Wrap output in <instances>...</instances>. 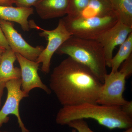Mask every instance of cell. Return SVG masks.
Segmentation results:
<instances>
[{"mask_svg":"<svg viewBox=\"0 0 132 132\" xmlns=\"http://www.w3.org/2000/svg\"><path fill=\"white\" fill-rule=\"evenodd\" d=\"M49 81L50 89L62 106L97 104L103 86L88 68L69 57L54 69Z\"/></svg>","mask_w":132,"mask_h":132,"instance_id":"1","label":"cell"},{"mask_svg":"<svg viewBox=\"0 0 132 132\" xmlns=\"http://www.w3.org/2000/svg\"><path fill=\"white\" fill-rule=\"evenodd\" d=\"M85 119L94 120L110 130L132 127V118L123 112L121 106L90 103L63 106L57 113L55 121L64 126L74 120Z\"/></svg>","mask_w":132,"mask_h":132,"instance_id":"2","label":"cell"},{"mask_svg":"<svg viewBox=\"0 0 132 132\" xmlns=\"http://www.w3.org/2000/svg\"><path fill=\"white\" fill-rule=\"evenodd\" d=\"M56 53L67 55L87 67L103 83L107 73L103 49L95 40L82 39L72 35L57 50Z\"/></svg>","mask_w":132,"mask_h":132,"instance_id":"3","label":"cell"},{"mask_svg":"<svg viewBox=\"0 0 132 132\" xmlns=\"http://www.w3.org/2000/svg\"><path fill=\"white\" fill-rule=\"evenodd\" d=\"M62 19L66 29L72 35L91 40L96 39L118 21L114 14L87 19L72 18L67 15Z\"/></svg>","mask_w":132,"mask_h":132,"instance_id":"4","label":"cell"},{"mask_svg":"<svg viewBox=\"0 0 132 132\" xmlns=\"http://www.w3.org/2000/svg\"><path fill=\"white\" fill-rule=\"evenodd\" d=\"M29 25L30 28H35L42 31L39 35L47 40L46 47L43 50L35 61L40 64L42 63L41 71L43 73L45 74L49 73L53 55L72 35L66 29L62 19L59 20L57 27L52 30L42 28L36 26L33 21L29 22Z\"/></svg>","mask_w":132,"mask_h":132,"instance_id":"5","label":"cell"},{"mask_svg":"<svg viewBox=\"0 0 132 132\" xmlns=\"http://www.w3.org/2000/svg\"><path fill=\"white\" fill-rule=\"evenodd\" d=\"M127 78L126 76L119 70L107 74L97 104L121 107L126 104L128 101L124 98L123 94Z\"/></svg>","mask_w":132,"mask_h":132,"instance_id":"6","label":"cell"},{"mask_svg":"<svg viewBox=\"0 0 132 132\" xmlns=\"http://www.w3.org/2000/svg\"><path fill=\"white\" fill-rule=\"evenodd\" d=\"M21 79H14L6 82L5 88L7 90V97L4 105L0 110V128L9 120L8 116L13 114L16 117L22 132H29L22 120L19 112V105L24 98L29 94L21 90Z\"/></svg>","mask_w":132,"mask_h":132,"instance_id":"7","label":"cell"},{"mask_svg":"<svg viewBox=\"0 0 132 132\" xmlns=\"http://www.w3.org/2000/svg\"><path fill=\"white\" fill-rule=\"evenodd\" d=\"M0 26L10 47L13 52L28 60L36 61L45 48L43 46L34 47L29 45L14 28V24L11 22L0 18Z\"/></svg>","mask_w":132,"mask_h":132,"instance_id":"8","label":"cell"},{"mask_svg":"<svg viewBox=\"0 0 132 132\" xmlns=\"http://www.w3.org/2000/svg\"><path fill=\"white\" fill-rule=\"evenodd\" d=\"M131 32L132 28L118 21L95 40L103 49L107 67L111 68V61L113 57V52L116 47L121 45Z\"/></svg>","mask_w":132,"mask_h":132,"instance_id":"9","label":"cell"},{"mask_svg":"<svg viewBox=\"0 0 132 132\" xmlns=\"http://www.w3.org/2000/svg\"><path fill=\"white\" fill-rule=\"evenodd\" d=\"M21 70V90L25 93L29 94L34 88H38L44 90L48 94L52 91L43 82L38 73L40 64L32 61L15 53Z\"/></svg>","mask_w":132,"mask_h":132,"instance_id":"10","label":"cell"},{"mask_svg":"<svg viewBox=\"0 0 132 132\" xmlns=\"http://www.w3.org/2000/svg\"><path fill=\"white\" fill-rule=\"evenodd\" d=\"M69 0H39L34 6L41 19L48 20L67 14Z\"/></svg>","mask_w":132,"mask_h":132,"instance_id":"11","label":"cell"},{"mask_svg":"<svg viewBox=\"0 0 132 132\" xmlns=\"http://www.w3.org/2000/svg\"><path fill=\"white\" fill-rule=\"evenodd\" d=\"M34 13V9L32 7L0 6V18L18 23L22 30L26 32H28L30 29L29 17Z\"/></svg>","mask_w":132,"mask_h":132,"instance_id":"12","label":"cell"},{"mask_svg":"<svg viewBox=\"0 0 132 132\" xmlns=\"http://www.w3.org/2000/svg\"><path fill=\"white\" fill-rule=\"evenodd\" d=\"M16 60L15 53L11 48L5 50L2 53L0 62V80L21 79L20 68L14 66Z\"/></svg>","mask_w":132,"mask_h":132,"instance_id":"13","label":"cell"},{"mask_svg":"<svg viewBox=\"0 0 132 132\" xmlns=\"http://www.w3.org/2000/svg\"><path fill=\"white\" fill-rule=\"evenodd\" d=\"M113 14L114 13L109 0H90L87 6L79 14L71 17L87 19L105 16Z\"/></svg>","mask_w":132,"mask_h":132,"instance_id":"14","label":"cell"},{"mask_svg":"<svg viewBox=\"0 0 132 132\" xmlns=\"http://www.w3.org/2000/svg\"><path fill=\"white\" fill-rule=\"evenodd\" d=\"M118 21L132 28V0H109Z\"/></svg>","mask_w":132,"mask_h":132,"instance_id":"15","label":"cell"},{"mask_svg":"<svg viewBox=\"0 0 132 132\" xmlns=\"http://www.w3.org/2000/svg\"><path fill=\"white\" fill-rule=\"evenodd\" d=\"M132 54V32L130 33L126 40L120 45L116 55L113 57L111 62V72L119 70L122 63Z\"/></svg>","mask_w":132,"mask_h":132,"instance_id":"16","label":"cell"},{"mask_svg":"<svg viewBox=\"0 0 132 132\" xmlns=\"http://www.w3.org/2000/svg\"><path fill=\"white\" fill-rule=\"evenodd\" d=\"M90 0H69L67 14L75 17L85 8Z\"/></svg>","mask_w":132,"mask_h":132,"instance_id":"17","label":"cell"},{"mask_svg":"<svg viewBox=\"0 0 132 132\" xmlns=\"http://www.w3.org/2000/svg\"><path fill=\"white\" fill-rule=\"evenodd\" d=\"M67 125L74 128L73 132H95L89 127L86 121L83 119L71 121Z\"/></svg>","mask_w":132,"mask_h":132,"instance_id":"18","label":"cell"},{"mask_svg":"<svg viewBox=\"0 0 132 132\" xmlns=\"http://www.w3.org/2000/svg\"><path fill=\"white\" fill-rule=\"evenodd\" d=\"M120 71L125 74L127 77L130 76L132 73V54L121 64Z\"/></svg>","mask_w":132,"mask_h":132,"instance_id":"19","label":"cell"},{"mask_svg":"<svg viewBox=\"0 0 132 132\" xmlns=\"http://www.w3.org/2000/svg\"><path fill=\"white\" fill-rule=\"evenodd\" d=\"M39 0H14V4L20 7H32Z\"/></svg>","mask_w":132,"mask_h":132,"instance_id":"20","label":"cell"},{"mask_svg":"<svg viewBox=\"0 0 132 132\" xmlns=\"http://www.w3.org/2000/svg\"><path fill=\"white\" fill-rule=\"evenodd\" d=\"M0 46L6 49L10 48L7 40L5 37V35L3 32L1 26H0Z\"/></svg>","mask_w":132,"mask_h":132,"instance_id":"21","label":"cell"},{"mask_svg":"<svg viewBox=\"0 0 132 132\" xmlns=\"http://www.w3.org/2000/svg\"><path fill=\"white\" fill-rule=\"evenodd\" d=\"M122 111L127 115L132 118V102L128 101L127 103L121 106Z\"/></svg>","mask_w":132,"mask_h":132,"instance_id":"22","label":"cell"},{"mask_svg":"<svg viewBox=\"0 0 132 132\" xmlns=\"http://www.w3.org/2000/svg\"><path fill=\"white\" fill-rule=\"evenodd\" d=\"M7 81L6 80H0V107L1 105L2 98L6 86V82Z\"/></svg>","mask_w":132,"mask_h":132,"instance_id":"23","label":"cell"},{"mask_svg":"<svg viewBox=\"0 0 132 132\" xmlns=\"http://www.w3.org/2000/svg\"><path fill=\"white\" fill-rule=\"evenodd\" d=\"M14 0H0V6H12Z\"/></svg>","mask_w":132,"mask_h":132,"instance_id":"24","label":"cell"},{"mask_svg":"<svg viewBox=\"0 0 132 132\" xmlns=\"http://www.w3.org/2000/svg\"><path fill=\"white\" fill-rule=\"evenodd\" d=\"M123 132H132V127L126 129L125 131Z\"/></svg>","mask_w":132,"mask_h":132,"instance_id":"25","label":"cell"},{"mask_svg":"<svg viewBox=\"0 0 132 132\" xmlns=\"http://www.w3.org/2000/svg\"><path fill=\"white\" fill-rule=\"evenodd\" d=\"M5 48L0 46V54H2L5 51Z\"/></svg>","mask_w":132,"mask_h":132,"instance_id":"26","label":"cell"},{"mask_svg":"<svg viewBox=\"0 0 132 132\" xmlns=\"http://www.w3.org/2000/svg\"><path fill=\"white\" fill-rule=\"evenodd\" d=\"M2 54H0V62H1V60Z\"/></svg>","mask_w":132,"mask_h":132,"instance_id":"27","label":"cell"},{"mask_svg":"<svg viewBox=\"0 0 132 132\" xmlns=\"http://www.w3.org/2000/svg\"><path fill=\"white\" fill-rule=\"evenodd\" d=\"M0 132H9L7 131H0Z\"/></svg>","mask_w":132,"mask_h":132,"instance_id":"28","label":"cell"}]
</instances>
